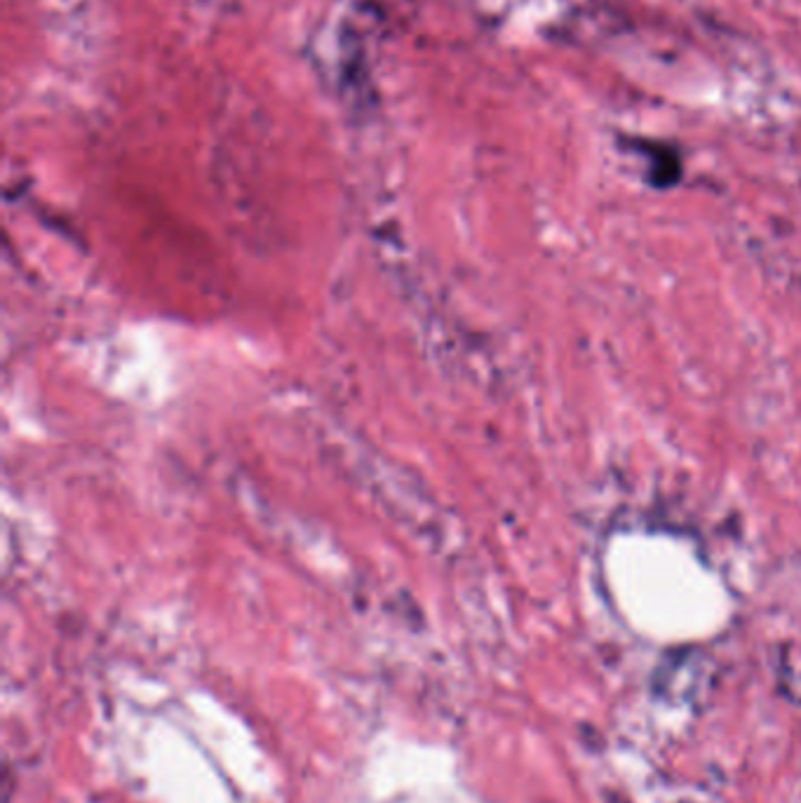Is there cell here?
I'll return each mask as SVG.
<instances>
[{
	"label": "cell",
	"instance_id": "1",
	"mask_svg": "<svg viewBox=\"0 0 801 803\" xmlns=\"http://www.w3.org/2000/svg\"><path fill=\"white\" fill-rule=\"evenodd\" d=\"M642 151L653 158L651 179L655 181V184L668 186V184H672V181L680 179L682 165H680L677 153H672L670 149H665V146H653V143H647V149H642Z\"/></svg>",
	"mask_w": 801,
	"mask_h": 803
}]
</instances>
